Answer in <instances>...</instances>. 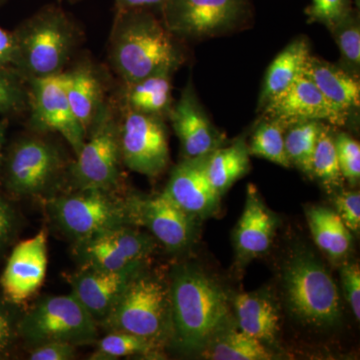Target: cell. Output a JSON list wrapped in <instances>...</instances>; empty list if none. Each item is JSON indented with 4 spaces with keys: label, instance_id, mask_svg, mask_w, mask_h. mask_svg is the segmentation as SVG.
Masks as SVG:
<instances>
[{
    "label": "cell",
    "instance_id": "6da1fadb",
    "mask_svg": "<svg viewBox=\"0 0 360 360\" xmlns=\"http://www.w3.org/2000/svg\"><path fill=\"white\" fill-rule=\"evenodd\" d=\"M170 340L184 352L205 348L229 321V296L200 269L179 266L169 284Z\"/></svg>",
    "mask_w": 360,
    "mask_h": 360
},
{
    "label": "cell",
    "instance_id": "7a4b0ae2",
    "mask_svg": "<svg viewBox=\"0 0 360 360\" xmlns=\"http://www.w3.org/2000/svg\"><path fill=\"white\" fill-rule=\"evenodd\" d=\"M112 60L129 84L180 65L182 54L172 33L146 11L127 9L113 35Z\"/></svg>",
    "mask_w": 360,
    "mask_h": 360
},
{
    "label": "cell",
    "instance_id": "3957f363",
    "mask_svg": "<svg viewBox=\"0 0 360 360\" xmlns=\"http://www.w3.org/2000/svg\"><path fill=\"white\" fill-rule=\"evenodd\" d=\"M144 269L127 284L99 326L108 333H131L162 347L172 333L169 284Z\"/></svg>",
    "mask_w": 360,
    "mask_h": 360
},
{
    "label": "cell",
    "instance_id": "277c9868",
    "mask_svg": "<svg viewBox=\"0 0 360 360\" xmlns=\"http://www.w3.org/2000/svg\"><path fill=\"white\" fill-rule=\"evenodd\" d=\"M283 288L288 309L302 323L326 328L340 321L338 286L314 253L300 250L288 257L283 265Z\"/></svg>",
    "mask_w": 360,
    "mask_h": 360
},
{
    "label": "cell",
    "instance_id": "5b68a950",
    "mask_svg": "<svg viewBox=\"0 0 360 360\" xmlns=\"http://www.w3.org/2000/svg\"><path fill=\"white\" fill-rule=\"evenodd\" d=\"M46 208L52 222L73 243L132 225L127 198H117L113 191H78L49 200Z\"/></svg>",
    "mask_w": 360,
    "mask_h": 360
},
{
    "label": "cell",
    "instance_id": "8992f818",
    "mask_svg": "<svg viewBox=\"0 0 360 360\" xmlns=\"http://www.w3.org/2000/svg\"><path fill=\"white\" fill-rule=\"evenodd\" d=\"M18 329L32 349L49 342L90 345L98 335V324L71 293L40 300L22 317Z\"/></svg>",
    "mask_w": 360,
    "mask_h": 360
},
{
    "label": "cell",
    "instance_id": "52a82bcc",
    "mask_svg": "<svg viewBox=\"0 0 360 360\" xmlns=\"http://www.w3.org/2000/svg\"><path fill=\"white\" fill-rule=\"evenodd\" d=\"M161 6L168 32L191 39L232 32L250 13L248 0H165Z\"/></svg>",
    "mask_w": 360,
    "mask_h": 360
},
{
    "label": "cell",
    "instance_id": "ba28073f",
    "mask_svg": "<svg viewBox=\"0 0 360 360\" xmlns=\"http://www.w3.org/2000/svg\"><path fill=\"white\" fill-rule=\"evenodd\" d=\"M136 229L125 225L73 243L80 269L122 270L146 262L155 251V238Z\"/></svg>",
    "mask_w": 360,
    "mask_h": 360
},
{
    "label": "cell",
    "instance_id": "9c48e42d",
    "mask_svg": "<svg viewBox=\"0 0 360 360\" xmlns=\"http://www.w3.org/2000/svg\"><path fill=\"white\" fill-rule=\"evenodd\" d=\"M122 160L136 174L155 177L169 162L165 124L158 115L130 110L120 131Z\"/></svg>",
    "mask_w": 360,
    "mask_h": 360
},
{
    "label": "cell",
    "instance_id": "30bf717a",
    "mask_svg": "<svg viewBox=\"0 0 360 360\" xmlns=\"http://www.w3.org/2000/svg\"><path fill=\"white\" fill-rule=\"evenodd\" d=\"M70 46L68 20L58 11H46L30 21L20 40V51L26 68L34 77H41L58 73Z\"/></svg>",
    "mask_w": 360,
    "mask_h": 360
},
{
    "label": "cell",
    "instance_id": "8fae6325",
    "mask_svg": "<svg viewBox=\"0 0 360 360\" xmlns=\"http://www.w3.org/2000/svg\"><path fill=\"white\" fill-rule=\"evenodd\" d=\"M130 220L134 226L146 227L168 250L188 248L195 236L198 219L179 207L165 194L151 198L127 196Z\"/></svg>",
    "mask_w": 360,
    "mask_h": 360
},
{
    "label": "cell",
    "instance_id": "7c38bea8",
    "mask_svg": "<svg viewBox=\"0 0 360 360\" xmlns=\"http://www.w3.org/2000/svg\"><path fill=\"white\" fill-rule=\"evenodd\" d=\"M71 168L78 191H113L120 179V131L112 122L104 120L77 153Z\"/></svg>",
    "mask_w": 360,
    "mask_h": 360
},
{
    "label": "cell",
    "instance_id": "4fadbf2b",
    "mask_svg": "<svg viewBox=\"0 0 360 360\" xmlns=\"http://www.w3.org/2000/svg\"><path fill=\"white\" fill-rule=\"evenodd\" d=\"M262 110L264 117L276 118L288 127L307 120L342 127L349 118L335 108L304 73L288 89L267 101Z\"/></svg>",
    "mask_w": 360,
    "mask_h": 360
},
{
    "label": "cell",
    "instance_id": "5bb4252c",
    "mask_svg": "<svg viewBox=\"0 0 360 360\" xmlns=\"http://www.w3.org/2000/svg\"><path fill=\"white\" fill-rule=\"evenodd\" d=\"M60 165V156L51 144L41 139H27L16 146L9 160V186L20 195L44 193Z\"/></svg>",
    "mask_w": 360,
    "mask_h": 360
},
{
    "label": "cell",
    "instance_id": "9a60e30c",
    "mask_svg": "<svg viewBox=\"0 0 360 360\" xmlns=\"http://www.w3.org/2000/svg\"><path fill=\"white\" fill-rule=\"evenodd\" d=\"M47 234L44 229L14 248L1 277L9 302L22 303L44 283L47 269Z\"/></svg>",
    "mask_w": 360,
    "mask_h": 360
},
{
    "label": "cell",
    "instance_id": "2e32d148",
    "mask_svg": "<svg viewBox=\"0 0 360 360\" xmlns=\"http://www.w3.org/2000/svg\"><path fill=\"white\" fill-rule=\"evenodd\" d=\"M33 94L37 122L44 129L63 135L77 155L86 141V132L71 110L66 96L65 73L35 77Z\"/></svg>",
    "mask_w": 360,
    "mask_h": 360
},
{
    "label": "cell",
    "instance_id": "e0dca14e",
    "mask_svg": "<svg viewBox=\"0 0 360 360\" xmlns=\"http://www.w3.org/2000/svg\"><path fill=\"white\" fill-rule=\"evenodd\" d=\"M144 267L146 262L122 270L80 269L71 276V295L99 326L110 314L127 284Z\"/></svg>",
    "mask_w": 360,
    "mask_h": 360
},
{
    "label": "cell",
    "instance_id": "ac0fdd59",
    "mask_svg": "<svg viewBox=\"0 0 360 360\" xmlns=\"http://www.w3.org/2000/svg\"><path fill=\"white\" fill-rule=\"evenodd\" d=\"M205 158H186L175 167L165 194L172 202L196 219H205L219 210L220 194L205 172Z\"/></svg>",
    "mask_w": 360,
    "mask_h": 360
},
{
    "label": "cell",
    "instance_id": "d6986e66",
    "mask_svg": "<svg viewBox=\"0 0 360 360\" xmlns=\"http://www.w3.org/2000/svg\"><path fill=\"white\" fill-rule=\"evenodd\" d=\"M170 117L186 158H205L221 146L224 137L206 115L191 84L182 92Z\"/></svg>",
    "mask_w": 360,
    "mask_h": 360
},
{
    "label": "cell",
    "instance_id": "ffe728a7",
    "mask_svg": "<svg viewBox=\"0 0 360 360\" xmlns=\"http://www.w3.org/2000/svg\"><path fill=\"white\" fill-rule=\"evenodd\" d=\"M276 229V217L262 202L255 186L250 184L245 210L234 233V245L239 257L250 259L264 255L271 246Z\"/></svg>",
    "mask_w": 360,
    "mask_h": 360
},
{
    "label": "cell",
    "instance_id": "44dd1931",
    "mask_svg": "<svg viewBox=\"0 0 360 360\" xmlns=\"http://www.w3.org/2000/svg\"><path fill=\"white\" fill-rule=\"evenodd\" d=\"M304 75L338 110L347 115L359 110V77L350 75L340 66L312 56L305 65Z\"/></svg>",
    "mask_w": 360,
    "mask_h": 360
},
{
    "label": "cell",
    "instance_id": "7402d4cb",
    "mask_svg": "<svg viewBox=\"0 0 360 360\" xmlns=\"http://www.w3.org/2000/svg\"><path fill=\"white\" fill-rule=\"evenodd\" d=\"M240 330L264 343H274L279 331L278 309L269 296L243 293L234 298Z\"/></svg>",
    "mask_w": 360,
    "mask_h": 360
},
{
    "label": "cell",
    "instance_id": "603a6c76",
    "mask_svg": "<svg viewBox=\"0 0 360 360\" xmlns=\"http://www.w3.org/2000/svg\"><path fill=\"white\" fill-rule=\"evenodd\" d=\"M311 56L307 40L298 39L290 42L274 59L265 75L264 86L259 96V110L272 97L288 89L300 75L304 73L305 65Z\"/></svg>",
    "mask_w": 360,
    "mask_h": 360
},
{
    "label": "cell",
    "instance_id": "cb8c5ba5",
    "mask_svg": "<svg viewBox=\"0 0 360 360\" xmlns=\"http://www.w3.org/2000/svg\"><path fill=\"white\" fill-rule=\"evenodd\" d=\"M307 224L315 243L333 262L347 257L352 246V231L335 210L312 206L307 210Z\"/></svg>",
    "mask_w": 360,
    "mask_h": 360
},
{
    "label": "cell",
    "instance_id": "d4e9b609",
    "mask_svg": "<svg viewBox=\"0 0 360 360\" xmlns=\"http://www.w3.org/2000/svg\"><path fill=\"white\" fill-rule=\"evenodd\" d=\"M250 151L243 139L213 150L205 158V172L215 191L222 195L250 170Z\"/></svg>",
    "mask_w": 360,
    "mask_h": 360
},
{
    "label": "cell",
    "instance_id": "484cf974",
    "mask_svg": "<svg viewBox=\"0 0 360 360\" xmlns=\"http://www.w3.org/2000/svg\"><path fill=\"white\" fill-rule=\"evenodd\" d=\"M206 359L213 360H269L272 354L264 343L245 331L222 329L206 345Z\"/></svg>",
    "mask_w": 360,
    "mask_h": 360
},
{
    "label": "cell",
    "instance_id": "4316f807",
    "mask_svg": "<svg viewBox=\"0 0 360 360\" xmlns=\"http://www.w3.org/2000/svg\"><path fill=\"white\" fill-rule=\"evenodd\" d=\"M65 86L71 110L87 132L98 101V82L91 71L79 68L65 73Z\"/></svg>",
    "mask_w": 360,
    "mask_h": 360
},
{
    "label": "cell",
    "instance_id": "83f0119b",
    "mask_svg": "<svg viewBox=\"0 0 360 360\" xmlns=\"http://www.w3.org/2000/svg\"><path fill=\"white\" fill-rule=\"evenodd\" d=\"M170 75V72L156 73L129 84L130 108L155 115L167 110L172 101Z\"/></svg>",
    "mask_w": 360,
    "mask_h": 360
},
{
    "label": "cell",
    "instance_id": "f1b7e54d",
    "mask_svg": "<svg viewBox=\"0 0 360 360\" xmlns=\"http://www.w3.org/2000/svg\"><path fill=\"white\" fill-rule=\"evenodd\" d=\"M288 125L276 118L264 117L251 135L248 144L250 155L264 158L283 167L291 165L284 146V134Z\"/></svg>",
    "mask_w": 360,
    "mask_h": 360
},
{
    "label": "cell",
    "instance_id": "f546056e",
    "mask_svg": "<svg viewBox=\"0 0 360 360\" xmlns=\"http://www.w3.org/2000/svg\"><path fill=\"white\" fill-rule=\"evenodd\" d=\"M310 176L319 180L329 191H335L342 186L345 179L338 163L335 135L331 127L324 122L322 123L312 155Z\"/></svg>",
    "mask_w": 360,
    "mask_h": 360
},
{
    "label": "cell",
    "instance_id": "4dcf8cb0",
    "mask_svg": "<svg viewBox=\"0 0 360 360\" xmlns=\"http://www.w3.org/2000/svg\"><path fill=\"white\" fill-rule=\"evenodd\" d=\"M322 123L316 120L295 122L288 125L284 134V146L290 165L309 175Z\"/></svg>",
    "mask_w": 360,
    "mask_h": 360
},
{
    "label": "cell",
    "instance_id": "1f68e13d",
    "mask_svg": "<svg viewBox=\"0 0 360 360\" xmlns=\"http://www.w3.org/2000/svg\"><path fill=\"white\" fill-rule=\"evenodd\" d=\"M161 347L141 336L127 333H108L96 340V347L90 359L115 360L129 356L158 355Z\"/></svg>",
    "mask_w": 360,
    "mask_h": 360
},
{
    "label": "cell",
    "instance_id": "d6a6232c",
    "mask_svg": "<svg viewBox=\"0 0 360 360\" xmlns=\"http://www.w3.org/2000/svg\"><path fill=\"white\" fill-rule=\"evenodd\" d=\"M340 52V68L359 77L360 70V25L356 11L341 18L328 28Z\"/></svg>",
    "mask_w": 360,
    "mask_h": 360
},
{
    "label": "cell",
    "instance_id": "836d02e7",
    "mask_svg": "<svg viewBox=\"0 0 360 360\" xmlns=\"http://www.w3.org/2000/svg\"><path fill=\"white\" fill-rule=\"evenodd\" d=\"M335 142L341 174L355 186L360 179L359 142L345 132L335 135Z\"/></svg>",
    "mask_w": 360,
    "mask_h": 360
},
{
    "label": "cell",
    "instance_id": "e575fe53",
    "mask_svg": "<svg viewBox=\"0 0 360 360\" xmlns=\"http://www.w3.org/2000/svg\"><path fill=\"white\" fill-rule=\"evenodd\" d=\"M352 11V0H312L305 13L309 22L321 23L329 28Z\"/></svg>",
    "mask_w": 360,
    "mask_h": 360
},
{
    "label": "cell",
    "instance_id": "d590c367",
    "mask_svg": "<svg viewBox=\"0 0 360 360\" xmlns=\"http://www.w3.org/2000/svg\"><path fill=\"white\" fill-rule=\"evenodd\" d=\"M336 213L350 231L360 229V194L359 191H342L335 198Z\"/></svg>",
    "mask_w": 360,
    "mask_h": 360
},
{
    "label": "cell",
    "instance_id": "8d00e7d4",
    "mask_svg": "<svg viewBox=\"0 0 360 360\" xmlns=\"http://www.w3.org/2000/svg\"><path fill=\"white\" fill-rule=\"evenodd\" d=\"M341 283L345 300L357 321L360 319V269L356 264H347L341 269Z\"/></svg>",
    "mask_w": 360,
    "mask_h": 360
},
{
    "label": "cell",
    "instance_id": "74e56055",
    "mask_svg": "<svg viewBox=\"0 0 360 360\" xmlns=\"http://www.w3.org/2000/svg\"><path fill=\"white\" fill-rule=\"evenodd\" d=\"M77 345L68 342H49L32 348V360H71L77 357Z\"/></svg>",
    "mask_w": 360,
    "mask_h": 360
},
{
    "label": "cell",
    "instance_id": "f35d334b",
    "mask_svg": "<svg viewBox=\"0 0 360 360\" xmlns=\"http://www.w3.org/2000/svg\"><path fill=\"white\" fill-rule=\"evenodd\" d=\"M20 101V89L11 80L0 75V110H11Z\"/></svg>",
    "mask_w": 360,
    "mask_h": 360
},
{
    "label": "cell",
    "instance_id": "ab89813d",
    "mask_svg": "<svg viewBox=\"0 0 360 360\" xmlns=\"http://www.w3.org/2000/svg\"><path fill=\"white\" fill-rule=\"evenodd\" d=\"M14 324L11 315L0 310V354L11 347L14 338Z\"/></svg>",
    "mask_w": 360,
    "mask_h": 360
},
{
    "label": "cell",
    "instance_id": "60d3db41",
    "mask_svg": "<svg viewBox=\"0 0 360 360\" xmlns=\"http://www.w3.org/2000/svg\"><path fill=\"white\" fill-rule=\"evenodd\" d=\"M14 225V215L9 205L0 200V246L11 236Z\"/></svg>",
    "mask_w": 360,
    "mask_h": 360
},
{
    "label": "cell",
    "instance_id": "b9f144b4",
    "mask_svg": "<svg viewBox=\"0 0 360 360\" xmlns=\"http://www.w3.org/2000/svg\"><path fill=\"white\" fill-rule=\"evenodd\" d=\"M16 44L11 35L0 28V63L9 60L14 54Z\"/></svg>",
    "mask_w": 360,
    "mask_h": 360
},
{
    "label": "cell",
    "instance_id": "7bdbcfd3",
    "mask_svg": "<svg viewBox=\"0 0 360 360\" xmlns=\"http://www.w3.org/2000/svg\"><path fill=\"white\" fill-rule=\"evenodd\" d=\"M165 0H117L122 9H137L141 7L161 6Z\"/></svg>",
    "mask_w": 360,
    "mask_h": 360
},
{
    "label": "cell",
    "instance_id": "ee69618b",
    "mask_svg": "<svg viewBox=\"0 0 360 360\" xmlns=\"http://www.w3.org/2000/svg\"><path fill=\"white\" fill-rule=\"evenodd\" d=\"M0 156H1V136H0Z\"/></svg>",
    "mask_w": 360,
    "mask_h": 360
}]
</instances>
